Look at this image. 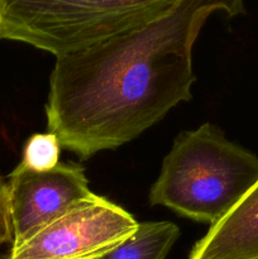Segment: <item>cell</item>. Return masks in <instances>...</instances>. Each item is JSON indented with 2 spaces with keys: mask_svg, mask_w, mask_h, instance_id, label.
Here are the masks:
<instances>
[{
  "mask_svg": "<svg viewBox=\"0 0 258 259\" xmlns=\"http://www.w3.org/2000/svg\"><path fill=\"white\" fill-rule=\"evenodd\" d=\"M217 10L244 12L243 0H179L138 28L57 57L46 104L61 147L88 159L115 149L192 98V47Z\"/></svg>",
  "mask_w": 258,
  "mask_h": 259,
  "instance_id": "1",
  "label": "cell"
},
{
  "mask_svg": "<svg viewBox=\"0 0 258 259\" xmlns=\"http://www.w3.org/2000/svg\"><path fill=\"white\" fill-rule=\"evenodd\" d=\"M179 0H0V39L56 58L144 25Z\"/></svg>",
  "mask_w": 258,
  "mask_h": 259,
  "instance_id": "3",
  "label": "cell"
},
{
  "mask_svg": "<svg viewBox=\"0 0 258 259\" xmlns=\"http://www.w3.org/2000/svg\"><path fill=\"white\" fill-rule=\"evenodd\" d=\"M14 234H13L12 218H10L9 191L8 182L0 176V248L4 245H12Z\"/></svg>",
  "mask_w": 258,
  "mask_h": 259,
  "instance_id": "9",
  "label": "cell"
},
{
  "mask_svg": "<svg viewBox=\"0 0 258 259\" xmlns=\"http://www.w3.org/2000/svg\"><path fill=\"white\" fill-rule=\"evenodd\" d=\"M0 259H12V257H10V249L0 252Z\"/></svg>",
  "mask_w": 258,
  "mask_h": 259,
  "instance_id": "10",
  "label": "cell"
},
{
  "mask_svg": "<svg viewBox=\"0 0 258 259\" xmlns=\"http://www.w3.org/2000/svg\"><path fill=\"white\" fill-rule=\"evenodd\" d=\"M179 237V227L172 223H141L128 240L99 259H164Z\"/></svg>",
  "mask_w": 258,
  "mask_h": 259,
  "instance_id": "7",
  "label": "cell"
},
{
  "mask_svg": "<svg viewBox=\"0 0 258 259\" xmlns=\"http://www.w3.org/2000/svg\"><path fill=\"white\" fill-rule=\"evenodd\" d=\"M61 143L53 133H38L30 137L23 149L20 163L34 171H48L60 163Z\"/></svg>",
  "mask_w": 258,
  "mask_h": 259,
  "instance_id": "8",
  "label": "cell"
},
{
  "mask_svg": "<svg viewBox=\"0 0 258 259\" xmlns=\"http://www.w3.org/2000/svg\"><path fill=\"white\" fill-rule=\"evenodd\" d=\"M139 223L126 210L94 194L20 244L12 259H99L128 240Z\"/></svg>",
  "mask_w": 258,
  "mask_h": 259,
  "instance_id": "4",
  "label": "cell"
},
{
  "mask_svg": "<svg viewBox=\"0 0 258 259\" xmlns=\"http://www.w3.org/2000/svg\"><path fill=\"white\" fill-rule=\"evenodd\" d=\"M189 259H258V182L195 243Z\"/></svg>",
  "mask_w": 258,
  "mask_h": 259,
  "instance_id": "6",
  "label": "cell"
},
{
  "mask_svg": "<svg viewBox=\"0 0 258 259\" xmlns=\"http://www.w3.org/2000/svg\"><path fill=\"white\" fill-rule=\"evenodd\" d=\"M12 245L20 244L42 228L94 195L85 169L76 163H58L48 171L18 164L8 177Z\"/></svg>",
  "mask_w": 258,
  "mask_h": 259,
  "instance_id": "5",
  "label": "cell"
},
{
  "mask_svg": "<svg viewBox=\"0 0 258 259\" xmlns=\"http://www.w3.org/2000/svg\"><path fill=\"white\" fill-rule=\"evenodd\" d=\"M258 182V157L202 124L174 142L149 191L151 205L214 225Z\"/></svg>",
  "mask_w": 258,
  "mask_h": 259,
  "instance_id": "2",
  "label": "cell"
}]
</instances>
